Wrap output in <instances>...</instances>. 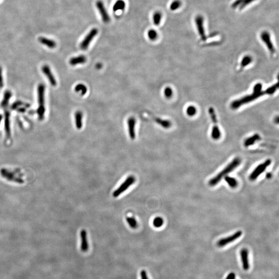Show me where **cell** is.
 I'll list each match as a JSON object with an SVG mask.
<instances>
[{"instance_id": "cell-1", "label": "cell", "mask_w": 279, "mask_h": 279, "mask_svg": "<svg viewBox=\"0 0 279 279\" xmlns=\"http://www.w3.org/2000/svg\"><path fill=\"white\" fill-rule=\"evenodd\" d=\"M262 88L263 85L261 83H256L254 86L251 94L246 95L240 98L234 100L231 104V108L233 110H236L239 108L240 106L252 102L265 95H273L278 89V83H276L271 87H269L265 90H262Z\"/></svg>"}, {"instance_id": "cell-2", "label": "cell", "mask_w": 279, "mask_h": 279, "mask_svg": "<svg viewBox=\"0 0 279 279\" xmlns=\"http://www.w3.org/2000/svg\"><path fill=\"white\" fill-rule=\"evenodd\" d=\"M240 162H241V160L239 158H235L221 172H220V173H218L216 176H214V177H213L212 178L210 179L209 181V185L211 186H214L217 184H218L220 182V181L223 177H225L228 173L231 172L235 169H236V167L239 165Z\"/></svg>"}, {"instance_id": "cell-3", "label": "cell", "mask_w": 279, "mask_h": 279, "mask_svg": "<svg viewBox=\"0 0 279 279\" xmlns=\"http://www.w3.org/2000/svg\"><path fill=\"white\" fill-rule=\"evenodd\" d=\"M45 85L40 83L38 85L37 87L38 107L37 113L38 118L42 120L45 117L46 109L45 106Z\"/></svg>"}, {"instance_id": "cell-4", "label": "cell", "mask_w": 279, "mask_h": 279, "mask_svg": "<svg viewBox=\"0 0 279 279\" xmlns=\"http://www.w3.org/2000/svg\"><path fill=\"white\" fill-rule=\"evenodd\" d=\"M209 113L213 125L211 132V137L212 139L214 140L219 139L221 134L218 125V119L214 108L212 107L209 108Z\"/></svg>"}, {"instance_id": "cell-5", "label": "cell", "mask_w": 279, "mask_h": 279, "mask_svg": "<svg viewBox=\"0 0 279 279\" xmlns=\"http://www.w3.org/2000/svg\"><path fill=\"white\" fill-rule=\"evenodd\" d=\"M136 181V178L134 177L132 175L129 176L126 180L124 181V183L122 184V185L120 186L119 188L114 191L113 193V197L114 198H117L120 195L122 194V193L124 192L125 191L128 189L129 187H130L132 184Z\"/></svg>"}, {"instance_id": "cell-6", "label": "cell", "mask_w": 279, "mask_h": 279, "mask_svg": "<svg viewBox=\"0 0 279 279\" xmlns=\"http://www.w3.org/2000/svg\"><path fill=\"white\" fill-rule=\"evenodd\" d=\"M98 30L96 28H93L85 37L80 44V47L82 50H86L88 48L93 40L98 34Z\"/></svg>"}, {"instance_id": "cell-7", "label": "cell", "mask_w": 279, "mask_h": 279, "mask_svg": "<svg viewBox=\"0 0 279 279\" xmlns=\"http://www.w3.org/2000/svg\"><path fill=\"white\" fill-rule=\"evenodd\" d=\"M260 36H261V39L264 43L265 44L270 53H271L272 55H275L276 53V50H275V48L274 47V46L271 40V37H270V35L269 32L267 31H263L261 32Z\"/></svg>"}, {"instance_id": "cell-8", "label": "cell", "mask_w": 279, "mask_h": 279, "mask_svg": "<svg viewBox=\"0 0 279 279\" xmlns=\"http://www.w3.org/2000/svg\"><path fill=\"white\" fill-rule=\"evenodd\" d=\"M271 160L270 159H268L266 160L264 163H261L259 165H258L256 167L254 171L252 172L251 175H250L249 178L251 181H254L258 178L261 173L264 172L266 169L269 167V165L271 164Z\"/></svg>"}, {"instance_id": "cell-9", "label": "cell", "mask_w": 279, "mask_h": 279, "mask_svg": "<svg viewBox=\"0 0 279 279\" xmlns=\"http://www.w3.org/2000/svg\"><path fill=\"white\" fill-rule=\"evenodd\" d=\"M195 23L197 27V30L200 40L202 41H206L207 36L205 33L204 26V18L201 15H198L195 18Z\"/></svg>"}, {"instance_id": "cell-10", "label": "cell", "mask_w": 279, "mask_h": 279, "mask_svg": "<svg viewBox=\"0 0 279 279\" xmlns=\"http://www.w3.org/2000/svg\"><path fill=\"white\" fill-rule=\"evenodd\" d=\"M242 232L241 231H237L236 233H235L234 234H233L231 236L219 240L217 242V245L219 247H222L226 246L228 244L235 241L236 239L239 238L240 237L242 236Z\"/></svg>"}, {"instance_id": "cell-11", "label": "cell", "mask_w": 279, "mask_h": 279, "mask_svg": "<svg viewBox=\"0 0 279 279\" xmlns=\"http://www.w3.org/2000/svg\"><path fill=\"white\" fill-rule=\"evenodd\" d=\"M97 9L98 10L103 22L105 23H108L110 21V16L109 15L106 8L104 3L101 1H97L96 3Z\"/></svg>"}, {"instance_id": "cell-12", "label": "cell", "mask_w": 279, "mask_h": 279, "mask_svg": "<svg viewBox=\"0 0 279 279\" xmlns=\"http://www.w3.org/2000/svg\"><path fill=\"white\" fill-rule=\"evenodd\" d=\"M1 175L3 177H4L5 179H7L8 181H14L15 183L19 184H22L24 183L23 179L17 177L15 174L5 169H2L0 171Z\"/></svg>"}, {"instance_id": "cell-13", "label": "cell", "mask_w": 279, "mask_h": 279, "mask_svg": "<svg viewBox=\"0 0 279 279\" xmlns=\"http://www.w3.org/2000/svg\"><path fill=\"white\" fill-rule=\"evenodd\" d=\"M41 70L47 78L48 80L49 81L50 84L52 85L53 87L57 86V81L56 80L54 76H53L49 66L47 65H43L41 68Z\"/></svg>"}, {"instance_id": "cell-14", "label": "cell", "mask_w": 279, "mask_h": 279, "mask_svg": "<svg viewBox=\"0 0 279 279\" xmlns=\"http://www.w3.org/2000/svg\"><path fill=\"white\" fill-rule=\"evenodd\" d=\"M136 118L134 117H131L128 120V134L131 140L136 139Z\"/></svg>"}, {"instance_id": "cell-15", "label": "cell", "mask_w": 279, "mask_h": 279, "mask_svg": "<svg viewBox=\"0 0 279 279\" xmlns=\"http://www.w3.org/2000/svg\"><path fill=\"white\" fill-rule=\"evenodd\" d=\"M240 257L242 259V267L244 270H248L249 268V263L248 259V251L247 249H242L240 251Z\"/></svg>"}, {"instance_id": "cell-16", "label": "cell", "mask_w": 279, "mask_h": 279, "mask_svg": "<svg viewBox=\"0 0 279 279\" xmlns=\"http://www.w3.org/2000/svg\"><path fill=\"white\" fill-rule=\"evenodd\" d=\"M4 128L5 131L6 138L7 139L11 138V131L10 127V114L8 111L5 112V122Z\"/></svg>"}, {"instance_id": "cell-17", "label": "cell", "mask_w": 279, "mask_h": 279, "mask_svg": "<svg viewBox=\"0 0 279 279\" xmlns=\"http://www.w3.org/2000/svg\"><path fill=\"white\" fill-rule=\"evenodd\" d=\"M80 237L81 239V249L83 252H87L89 249V244L87 238V231L82 230L80 232Z\"/></svg>"}, {"instance_id": "cell-18", "label": "cell", "mask_w": 279, "mask_h": 279, "mask_svg": "<svg viewBox=\"0 0 279 279\" xmlns=\"http://www.w3.org/2000/svg\"><path fill=\"white\" fill-rule=\"evenodd\" d=\"M38 41L40 43H41L43 45L46 46L47 47L49 48L50 49H53L57 46V43H55L54 40L48 39L45 37H40L38 38Z\"/></svg>"}, {"instance_id": "cell-19", "label": "cell", "mask_w": 279, "mask_h": 279, "mask_svg": "<svg viewBox=\"0 0 279 279\" xmlns=\"http://www.w3.org/2000/svg\"><path fill=\"white\" fill-rule=\"evenodd\" d=\"M87 61V59L86 57L84 55H79L78 57H72L70 60H69V64L71 66H75V65H79V64H83L86 63Z\"/></svg>"}, {"instance_id": "cell-20", "label": "cell", "mask_w": 279, "mask_h": 279, "mask_svg": "<svg viewBox=\"0 0 279 279\" xmlns=\"http://www.w3.org/2000/svg\"><path fill=\"white\" fill-rule=\"evenodd\" d=\"M261 139V137L258 134H254V135L250 137L249 138L246 139L244 142V145L245 147H249L250 146L253 145L256 143V142L258 141Z\"/></svg>"}, {"instance_id": "cell-21", "label": "cell", "mask_w": 279, "mask_h": 279, "mask_svg": "<svg viewBox=\"0 0 279 279\" xmlns=\"http://www.w3.org/2000/svg\"><path fill=\"white\" fill-rule=\"evenodd\" d=\"M75 124L78 129H81L83 126V113L80 111H77L75 115Z\"/></svg>"}, {"instance_id": "cell-22", "label": "cell", "mask_w": 279, "mask_h": 279, "mask_svg": "<svg viewBox=\"0 0 279 279\" xmlns=\"http://www.w3.org/2000/svg\"><path fill=\"white\" fill-rule=\"evenodd\" d=\"M252 60H253L252 57L251 56H250V55H246V56H244V57L242 58V61H241V63H240V70H242L245 67H247V66L250 64L252 62Z\"/></svg>"}, {"instance_id": "cell-23", "label": "cell", "mask_w": 279, "mask_h": 279, "mask_svg": "<svg viewBox=\"0 0 279 279\" xmlns=\"http://www.w3.org/2000/svg\"><path fill=\"white\" fill-rule=\"evenodd\" d=\"M155 121L158 125H159L160 126H161L162 127L165 129H169L172 126V123L169 120H164V119L157 117V118H155Z\"/></svg>"}, {"instance_id": "cell-24", "label": "cell", "mask_w": 279, "mask_h": 279, "mask_svg": "<svg viewBox=\"0 0 279 279\" xmlns=\"http://www.w3.org/2000/svg\"><path fill=\"white\" fill-rule=\"evenodd\" d=\"M12 93L10 90H6L4 94V97L3 100L1 103V106L2 108H5L7 106L8 102L10 101L11 97H12Z\"/></svg>"}, {"instance_id": "cell-25", "label": "cell", "mask_w": 279, "mask_h": 279, "mask_svg": "<svg viewBox=\"0 0 279 279\" xmlns=\"http://www.w3.org/2000/svg\"><path fill=\"white\" fill-rule=\"evenodd\" d=\"M126 7V3L123 0H117L113 7V10L116 12L118 10H123Z\"/></svg>"}, {"instance_id": "cell-26", "label": "cell", "mask_w": 279, "mask_h": 279, "mask_svg": "<svg viewBox=\"0 0 279 279\" xmlns=\"http://www.w3.org/2000/svg\"><path fill=\"white\" fill-rule=\"evenodd\" d=\"M75 90L76 92L80 93L82 96H84L87 94V87L83 84H78L75 87Z\"/></svg>"}, {"instance_id": "cell-27", "label": "cell", "mask_w": 279, "mask_h": 279, "mask_svg": "<svg viewBox=\"0 0 279 279\" xmlns=\"http://www.w3.org/2000/svg\"><path fill=\"white\" fill-rule=\"evenodd\" d=\"M225 181H226V183H228L230 187L233 188H236L237 185H238V182L235 178L233 177H230V176H225Z\"/></svg>"}, {"instance_id": "cell-28", "label": "cell", "mask_w": 279, "mask_h": 279, "mask_svg": "<svg viewBox=\"0 0 279 279\" xmlns=\"http://www.w3.org/2000/svg\"><path fill=\"white\" fill-rule=\"evenodd\" d=\"M161 18L162 15L160 12H156L154 13L153 15V22L155 26H158L159 25L161 22Z\"/></svg>"}, {"instance_id": "cell-29", "label": "cell", "mask_w": 279, "mask_h": 279, "mask_svg": "<svg viewBox=\"0 0 279 279\" xmlns=\"http://www.w3.org/2000/svg\"><path fill=\"white\" fill-rule=\"evenodd\" d=\"M197 110L195 106L190 105L187 107L186 109V113L189 116H195L197 114Z\"/></svg>"}, {"instance_id": "cell-30", "label": "cell", "mask_w": 279, "mask_h": 279, "mask_svg": "<svg viewBox=\"0 0 279 279\" xmlns=\"http://www.w3.org/2000/svg\"><path fill=\"white\" fill-rule=\"evenodd\" d=\"M163 223H164V221H163V219L159 217H158L154 219L153 222V226L157 228H159L162 226Z\"/></svg>"}, {"instance_id": "cell-31", "label": "cell", "mask_w": 279, "mask_h": 279, "mask_svg": "<svg viewBox=\"0 0 279 279\" xmlns=\"http://www.w3.org/2000/svg\"><path fill=\"white\" fill-rule=\"evenodd\" d=\"M181 2L179 0H174L172 3H171L170 8L171 10L174 11L175 10H177V9L181 7Z\"/></svg>"}, {"instance_id": "cell-32", "label": "cell", "mask_w": 279, "mask_h": 279, "mask_svg": "<svg viewBox=\"0 0 279 279\" xmlns=\"http://www.w3.org/2000/svg\"><path fill=\"white\" fill-rule=\"evenodd\" d=\"M126 220L128 222V224L132 228H136L138 226V223L135 218L133 217H127Z\"/></svg>"}, {"instance_id": "cell-33", "label": "cell", "mask_w": 279, "mask_h": 279, "mask_svg": "<svg viewBox=\"0 0 279 279\" xmlns=\"http://www.w3.org/2000/svg\"><path fill=\"white\" fill-rule=\"evenodd\" d=\"M148 35L149 39L152 41L155 40L158 38L157 32L155 30H153V29L148 31Z\"/></svg>"}, {"instance_id": "cell-34", "label": "cell", "mask_w": 279, "mask_h": 279, "mask_svg": "<svg viewBox=\"0 0 279 279\" xmlns=\"http://www.w3.org/2000/svg\"><path fill=\"white\" fill-rule=\"evenodd\" d=\"M173 92L170 87H167L164 90V94L166 98H170L173 96Z\"/></svg>"}, {"instance_id": "cell-35", "label": "cell", "mask_w": 279, "mask_h": 279, "mask_svg": "<svg viewBox=\"0 0 279 279\" xmlns=\"http://www.w3.org/2000/svg\"><path fill=\"white\" fill-rule=\"evenodd\" d=\"M254 1H256V0H244L243 2L242 3V4L239 6L240 10H242L243 9L248 6V5L251 4Z\"/></svg>"}, {"instance_id": "cell-36", "label": "cell", "mask_w": 279, "mask_h": 279, "mask_svg": "<svg viewBox=\"0 0 279 279\" xmlns=\"http://www.w3.org/2000/svg\"><path fill=\"white\" fill-rule=\"evenodd\" d=\"M244 0H236L235 2L232 3L231 7L233 9H235L237 8L238 6H239L243 2Z\"/></svg>"}, {"instance_id": "cell-37", "label": "cell", "mask_w": 279, "mask_h": 279, "mask_svg": "<svg viewBox=\"0 0 279 279\" xmlns=\"http://www.w3.org/2000/svg\"><path fill=\"white\" fill-rule=\"evenodd\" d=\"M4 87V80L3 77L2 67L0 66V89H2Z\"/></svg>"}, {"instance_id": "cell-38", "label": "cell", "mask_w": 279, "mask_h": 279, "mask_svg": "<svg viewBox=\"0 0 279 279\" xmlns=\"http://www.w3.org/2000/svg\"><path fill=\"white\" fill-rule=\"evenodd\" d=\"M140 275H141V279H149L148 278V274L146 273V271L144 270H142L141 271Z\"/></svg>"}, {"instance_id": "cell-39", "label": "cell", "mask_w": 279, "mask_h": 279, "mask_svg": "<svg viewBox=\"0 0 279 279\" xmlns=\"http://www.w3.org/2000/svg\"><path fill=\"white\" fill-rule=\"evenodd\" d=\"M235 274L233 272H231L230 273L225 279H235Z\"/></svg>"}, {"instance_id": "cell-40", "label": "cell", "mask_w": 279, "mask_h": 279, "mask_svg": "<svg viewBox=\"0 0 279 279\" xmlns=\"http://www.w3.org/2000/svg\"><path fill=\"white\" fill-rule=\"evenodd\" d=\"M96 66V68L97 69H100V68H101V67H102V65H101V64H100V63H98Z\"/></svg>"}, {"instance_id": "cell-41", "label": "cell", "mask_w": 279, "mask_h": 279, "mask_svg": "<svg viewBox=\"0 0 279 279\" xmlns=\"http://www.w3.org/2000/svg\"><path fill=\"white\" fill-rule=\"evenodd\" d=\"M271 174H270V173H268L267 175H266V177H267L268 178H270V177H271Z\"/></svg>"}, {"instance_id": "cell-42", "label": "cell", "mask_w": 279, "mask_h": 279, "mask_svg": "<svg viewBox=\"0 0 279 279\" xmlns=\"http://www.w3.org/2000/svg\"><path fill=\"white\" fill-rule=\"evenodd\" d=\"M2 118H3V116H2V114H0V124L2 122Z\"/></svg>"}]
</instances>
